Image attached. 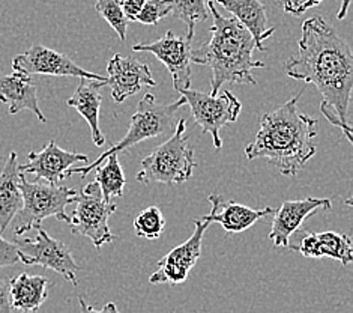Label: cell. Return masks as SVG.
I'll list each match as a JSON object with an SVG mask.
<instances>
[{"label": "cell", "instance_id": "44dd1931", "mask_svg": "<svg viewBox=\"0 0 353 313\" xmlns=\"http://www.w3.org/2000/svg\"><path fill=\"white\" fill-rule=\"evenodd\" d=\"M17 152H11L0 173V234L8 229L23 207Z\"/></svg>", "mask_w": 353, "mask_h": 313}, {"label": "cell", "instance_id": "ac0fdd59", "mask_svg": "<svg viewBox=\"0 0 353 313\" xmlns=\"http://www.w3.org/2000/svg\"><path fill=\"white\" fill-rule=\"evenodd\" d=\"M0 101L8 104V112L15 115L21 110H30L41 122H47V117L41 112L37 97V86L30 75L14 71L10 75L0 74Z\"/></svg>", "mask_w": 353, "mask_h": 313}, {"label": "cell", "instance_id": "4316f807", "mask_svg": "<svg viewBox=\"0 0 353 313\" xmlns=\"http://www.w3.org/2000/svg\"><path fill=\"white\" fill-rule=\"evenodd\" d=\"M172 12L170 0H146L141 11L137 14L136 21H140L146 26H155V24L165 19Z\"/></svg>", "mask_w": 353, "mask_h": 313}, {"label": "cell", "instance_id": "ba28073f", "mask_svg": "<svg viewBox=\"0 0 353 313\" xmlns=\"http://www.w3.org/2000/svg\"><path fill=\"white\" fill-rule=\"evenodd\" d=\"M179 94L185 98V103L190 106L194 122L201 131L209 133L214 142L215 149L223 148L221 129L227 124H232L241 115L242 104L230 91H223L221 94H209L192 89H182Z\"/></svg>", "mask_w": 353, "mask_h": 313}, {"label": "cell", "instance_id": "3957f363", "mask_svg": "<svg viewBox=\"0 0 353 313\" xmlns=\"http://www.w3.org/2000/svg\"><path fill=\"white\" fill-rule=\"evenodd\" d=\"M212 15L211 38L199 48H191V64L208 66L212 73L211 92L218 94L225 83L257 84L251 71L265 68V62L254 61L256 42L250 30L234 17H224L214 0L206 3Z\"/></svg>", "mask_w": 353, "mask_h": 313}, {"label": "cell", "instance_id": "d4e9b609", "mask_svg": "<svg viewBox=\"0 0 353 313\" xmlns=\"http://www.w3.org/2000/svg\"><path fill=\"white\" fill-rule=\"evenodd\" d=\"M165 220L158 207H148L134 218V229L137 236L146 240H158L164 232Z\"/></svg>", "mask_w": 353, "mask_h": 313}, {"label": "cell", "instance_id": "cb8c5ba5", "mask_svg": "<svg viewBox=\"0 0 353 313\" xmlns=\"http://www.w3.org/2000/svg\"><path fill=\"white\" fill-rule=\"evenodd\" d=\"M172 12L174 19L181 20L187 28V35L192 39L194 29L199 23L205 21L209 17L206 0H170Z\"/></svg>", "mask_w": 353, "mask_h": 313}, {"label": "cell", "instance_id": "6da1fadb", "mask_svg": "<svg viewBox=\"0 0 353 313\" xmlns=\"http://www.w3.org/2000/svg\"><path fill=\"white\" fill-rule=\"evenodd\" d=\"M298 55L284 64L293 80L314 84L322 94L321 112L352 143L349 106L353 88L352 48L322 17L302 23Z\"/></svg>", "mask_w": 353, "mask_h": 313}, {"label": "cell", "instance_id": "30bf717a", "mask_svg": "<svg viewBox=\"0 0 353 313\" xmlns=\"http://www.w3.org/2000/svg\"><path fill=\"white\" fill-rule=\"evenodd\" d=\"M206 217L194 220V232L190 238L178 247L172 249L164 258L158 260V269L150 276L149 282L154 285L170 283L179 285L188 278V274L201 255L205 231L209 227Z\"/></svg>", "mask_w": 353, "mask_h": 313}, {"label": "cell", "instance_id": "ffe728a7", "mask_svg": "<svg viewBox=\"0 0 353 313\" xmlns=\"http://www.w3.org/2000/svg\"><path fill=\"white\" fill-rule=\"evenodd\" d=\"M227 12L245 26L254 38L256 48L265 52V39L272 35L275 28L268 24L266 8L260 0H216Z\"/></svg>", "mask_w": 353, "mask_h": 313}, {"label": "cell", "instance_id": "1f68e13d", "mask_svg": "<svg viewBox=\"0 0 353 313\" xmlns=\"http://www.w3.org/2000/svg\"><path fill=\"white\" fill-rule=\"evenodd\" d=\"M350 2H352V0H341V8H340V11H339V14H337V19H339V20H344V19H346L347 11H349V6H350Z\"/></svg>", "mask_w": 353, "mask_h": 313}, {"label": "cell", "instance_id": "4fadbf2b", "mask_svg": "<svg viewBox=\"0 0 353 313\" xmlns=\"http://www.w3.org/2000/svg\"><path fill=\"white\" fill-rule=\"evenodd\" d=\"M288 249L299 252L305 258H331L344 267L353 262L352 240L346 234L332 231L316 234L298 229L290 235Z\"/></svg>", "mask_w": 353, "mask_h": 313}, {"label": "cell", "instance_id": "7c38bea8", "mask_svg": "<svg viewBox=\"0 0 353 313\" xmlns=\"http://www.w3.org/2000/svg\"><path fill=\"white\" fill-rule=\"evenodd\" d=\"M12 70L28 75L41 74L62 75V77L70 75V77H86L107 83V77H101L99 74L83 70L71 57L44 46H33L24 53L15 56L12 61Z\"/></svg>", "mask_w": 353, "mask_h": 313}, {"label": "cell", "instance_id": "f546056e", "mask_svg": "<svg viewBox=\"0 0 353 313\" xmlns=\"http://www.w3.org/2000/svg\"><path fill=\"white\" fill-rule=\"evenodd\" d=\"M11 297H10V278L0 276V312H11Z\"/></svg>", "mask_w": 353, "mask_h": 313}, {"label": "cell", "instance_id": "9c48e42d", "mask_svg": "<svg viewBox=\"0 0 353 313\" xmlns=\"http://www.w3.org/2000/svg\"><path fill=\"white\" fill-rule=\"evenodd\" d=\"M37 236L33 240H15L20 250V262L24 265H41L61 274L66 282L74 286L79 285L75 273L79 272L77 262L74 260L71 250L56 238H52L43 226L37 227Z\"/></svg>", "mask_w": 353, "mask_h": 313}, {"label": "cell", "instance_id": "603a6c76", "mask_svg": "<svg viewBox=\"0 0 353 313\" xmlns=\"http://www.w3.org/2000/svg\"><path fill=\"white\" fill-rule=\"evenodd\" d=\"M107 163L104 166H97V178L95 181L99 184L101 193L105 202H113V198H122L123 189L127 185V180H125L123 169L119 163L117 154H110L105 157ZM104 160V162H105Z\"/></svg>", "mask_w": 353, "mask_h": 313}, {"label": "cell", "instance_id": "4dcf8cb0", "mask_svg": "<svg viewBox=\"0 0 353 313\" xmlns=\"http://www.w3.org/2000/svg\"><path fill=\"white\" fill-rule=\"evenodd\" d=\"M145 2L146 0H121L123 14L128 19V21H136V17L141 11Z\"/></svg>", "mask_w": 353, "mask_h": 313}, {"label": "cell", "instance_id": "e0dca14e", "mask_svg": "<svg viewBox=\"0 0 353 313\" xmlns=\"http://www.w3.org/2000/svg\"><path fill=\"white\" fill-rule=\"evenodd\" d=\"M208 200L211 202V213L205 216L209 223H220L227 234H239L250 229L259 220L271 217L275 208L253 209L238 202L225 200L221 194H209Z\"/></svg>", "mask_w": 353, "mask_h": 313}, {"label": "cell", "instance_id": "52a82bcc", "mask_svg": "<svg viewBox=\"0 0 353 313\" xmlns=\"http://www.w3.org/2000/svg\"><path fill=\"white\" fill-rule=\"evenodd\" d=\"M75 204L77 207L74 208L70 222L74 235L86 236L98 250L104 244L116 240V235L108 227V217L116 213L117 205L114 202L104 200L97 181L89 182L79 191Z\"/></svg>", "mask_w": 353, "mask_h": 313}, {"label": "cell", "instance_id": "484cf974", "mask_svg": "<svg viewBox=\"0 0 353 313\" xmlns=\"http://www.w3.org/2000/svg\"><path fill=\"white\" fill-rule=\"evenodd\" d=\"M95 10L103 19L110 24L122 42L127 39L128 19L125 17L121 0H95Z\"/></svg>", "mask_w": 353, "mask_h": 313}, {"label": "cell", "instance_id": "5bb4252c", "mask_svg": "<svg viewBox=\"0 0 353 313\" xmlns=\"http://www.w3.org/2000/svg\"><path fill=\"white\" fill-rule=\"evenodd\" d=\"M107 73L105 86H110L112 98L116 103H123L125 99L140 92L141 88L157 86L149 66L132 56L114 55L107 65Z\"/></svg>", "mask_w": 353, "mask_h": 313}, {"label": "cell", "instance_id": "83f0119b", "mask_svg": "<svg viewBox=\"0 0 353 313\" xmlns=\"http://www.w3.org/2000/svg\"><path fill=\"white\" fill-rule=\"evenodd\" d=\"M322 2L323 0H275V3L279 5L285 14L293 17H299L308 10H311V8L321 5Z\"/></svg>", "mask_w": 353, "mask_h": 313}, {"label": "cell", "instance_id": "d6986e66", "mask_svg": "<svg viewBox=\"0 0 353 313\" xmlns=\"http://www.w3.org/2000/svg\"><path fill=\"white\" fill-rule=\"evenodd\" d=\"M104 86V82L80 77V84L77 89H75L72 97L66 101V104L77 110V112L85 117L92 133V140H94L95 146L98 148L104 146L105 143L104 134L101 133L99 129V108L101 101H103L101 89Z\"/></svg>", "mask_w": 353, "mask_h": 313}, {"label": "cell", "instance_id": "5b68a950", "mask_svg": "<svg viewBox=\"0 0 353 313\" xmlns=\"http://www.w3.org/2000/svg\"><path fill=\"white\" fill-rule=\"evenodd\" d=\"M185 133H187V121L179 120L172 137L143 158L141 171L136 175L139 182L173 185L190 180L197 163L194 148L190 145L188 136Z\"/></svg>", "mask_w": 353, "mask_h": 313}, {"label": "cell", "instance_id": "2e32d148", "mask_svg": "<svg viewBox=\"0 0 353 313\" xmlns=\"http://www.w3.org/2000/svg\"><path fill=\"white\" fill-rule=\"evenodd\" d=\"M331 199L307 198L302 200H288L281 204L272 214V226L268 238L274 243L275 247H288L289 238L296 232L305 220L319 209H331Z\"/></svg>", "mask_w": 353, "mask_h": 313}, {"label": "cell", "instance_id": "7a4b0ae2", "mask_svg": "<svg viewBox=\"0 0 353 313\" xmlns=\"http://www.w3.org/2000/svg\"><path fill=\"white\" fill-rule=\"evenodd\" d=\"M304 89L259 122L254 142L245 146L248 160L266 158L284 176H295L316 154L317 121L301 113L298 101Z\"/></svg>", "mask_w": 353, "mask_h": 313}, {"label": "cell", "instance_id": "8992f818", "mask_svg": "<svg viewBox=\"0 0 353 313\" xmlns=\"http://www.w3.org/2000/svg\"><path fill=\"white\" fill-rule=\"evenodd\" d=\"M19 184L23 194V207L12 220L15 236L37 229L48 217H56L70 225L71 217L66 216L65 208L77 200V190L46 181L30 182L21 172Z\"/></svg>", "mask_w": 353, "mask_h": 313}, {"label": "cell", "instance_id": "f1b7e54d", "mask_svg": "<svg viewBox=\"0 0 353 313\" xmlns=\"http://www.w3.org/2000/svg\"><path fill=\"white\" fill-rule=\"evenodd\" d=\"M20 262V250L15 243H10L0 235V268L12 267Z\"/></svg>", "mask_w": 353, "mask_h": 313}, {"label": "cell", "instance_id": "277c9868", "mask_svg": "<svg viewBox=\"0 0 353 313\" xmlns=\"http://www.w3.org/2000/svg\"><path fill=\"white\" fill-rule=\"evenodd\" d=\"M183 104H185L183 97H181L178 101H174V103H170V104H159L157 103V99L152 94H146L139 101L137 110L131 117L130 129L127 134H125V137L117 143H114L110 149L103 152V154H101L94 163H89L88 166H83V167H74V169L70 167L68 171H66V178L75 173H80L83 178H85L86 175H89L90 171H94L97 166L103 163L105 157H108L110 154H117V152L127 151L143 140L155 139L173 131L174 130L173 117L176 112L183 107Z\"/></svg>", "mask_w": 353, "mask_h": 313}, {"label": "cell", "instance_id": "7402d4cb", "mask_svg": "<svg viewBox=\"0 0 353 313\" xmlns=\"http://www.w3.org/2000/svg\"><path fill=\"white\" fill-rule=\"evenodd\" d=\"M48 278L44 276L21 273L10 278V297L12 310L37 312L48 295Z\"/></svg>", "mask_w": 353, "mask_h": 313}, {"label": "cell", "instance_id": "8fae6325", "mask_svg": "<svg viewBox=\"0 0 353 313\" xmlns=\"http://www.w3.org/2000/svg\"><path fill=\"white\" fill-rule=\"evenodd\" d=\"M134 52H148L157 56L169 70L176 91L191 86V38L176 37L172 30L154 42H140L132 47Z\"/></svg>", "mask_w": 353, "mask_h": 313}, {"label": "cell", "instance_id": "9a60e30c", "mask_svg": "<svg viewBox=\"0 0 353 313\" xmlns=\"http://www.w3.org/2000/svg\"><path fill=\"white\" fill-rule=\"evenodd\" d=\"M26 164H19L21 173L35 175V181H46L48 184H61L66 178V171L75 163H88L89 157L77 152L65 151L57 145L56 140H50L39 152H30Z\"/></svg>", "mask_w": 353, "mask_h": 313}]
</instances>
